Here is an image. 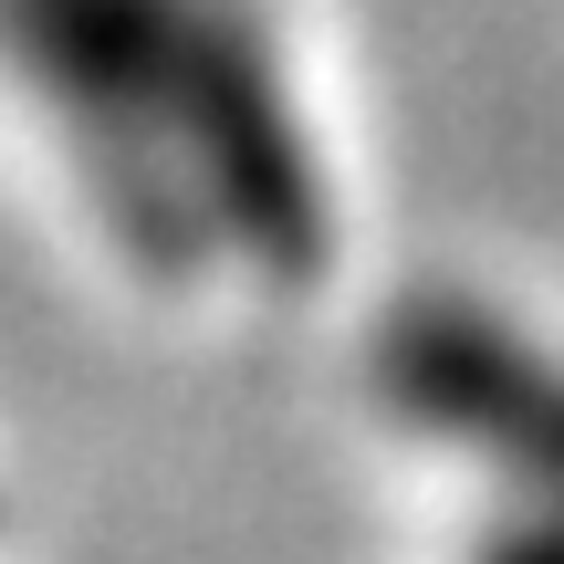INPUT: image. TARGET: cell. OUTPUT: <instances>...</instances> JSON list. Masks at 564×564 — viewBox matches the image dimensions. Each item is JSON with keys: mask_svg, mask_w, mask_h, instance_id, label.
Returning a JSON list of instances; mask_svg holds the SVG:
<instances>
[{"mask_svg": "<svg viewBox=\"0 0 564 564\" xmlns=\"http://www.w3.org/2000/svg\"><path fill=\"white\" fill-rule=\"evenodd\" d=\"M0 42L42 84L95 199L147 272L241 251L303 282L324 262V178L262 32L230 0H0Z\"/></svg>", "mask_w": 564, "mask_h": 564, "instance_id": "6da1fadb", "label": "cell"}, {"mask_svg": "<svg viewBox=\"0 0 564 564\" xmlns=\"http://www.w3.org/2000/svg\"><path fill=\"white\" fill-rule=\"evenodd\" d=\"M387 387L429 429L491 449L523 491H544V512H564V366H544L460 303H429L387 335Z\"/></svg>", "mask_w": 564, "mask_h": 564, "instance_id": "7a4b0ae2", "label": "cell"}]
</instances>
